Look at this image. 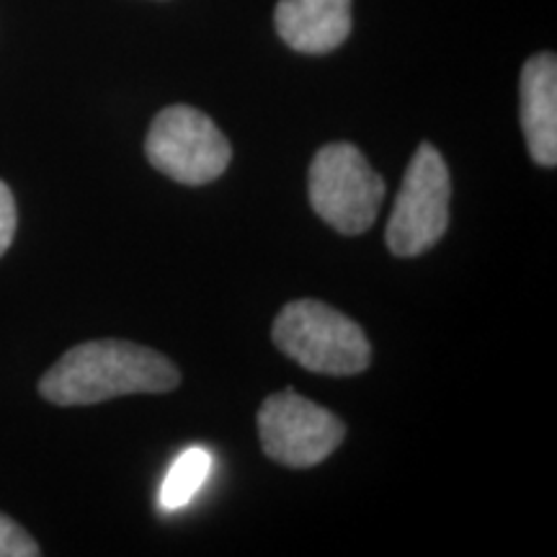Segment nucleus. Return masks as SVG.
Listing matches in <instances>:
<instances>
[{
    "label": "nucleus",
    "instance_id": "423d86ee",
    "mask_svg": "<svg viewBox=\"0 0 557 557\" xmlns=\"http://www.w3.org/2000/svg\"><path fill=\"white\" fill-rule=\"evenodd\" d=\"M346 426L336 413L295 389L269 395L259 408V438L267 457L284 468H315L344 442Z\"/></svg>",
    "mask_w": 557,
    "mask_h": 557
},
{
    "label": "nucleus",
    "instance_id": "f03ea898",
    "mask_svg": "<svg viewBox=\"0 0 557 557\" xmlns=\"http://www.w3.org/2000/svg\"><path fill=\"white\" fill-rule=\"evenodd\" d=\"M274 344L299 367L331 377H351L372 361L361 325L320 299H295L274 320Z\"/></svg>",
    "mask_w": 557,
    "mask_h": 557
},
{
    "label": "nucleus",
    "instance_id": "6e6552de",
    "mask_svg": "<svg viewBox=\"0 0 557 557\" xmlns=\"http://www.w3.org/2000/svg\"><path fill=\"white\" fill-rule=\"evenodd\" d=\"M274 21L295 52L325 54L351 34V0H278Z\"/></svg>",
    "mask_w": 557,
    "mask_h": 557
},
{
    "label": "nucleus",
    "instance_id": "7ed1b4c3",
    "mask_svg": "<svg viewBox=\"0 0 557 557\" xmlns=\"http://www.w3.org/2000/svg\"><path fill=\"white\" fill-rule=\"evenodd\" d=\"M308 191L320 220L341 235H361L377 220L385 201V181L359 148L333 143L312 158Z\"/></svg>",
    "mask_w": 557,
    "mask_h": 557
},
{
    "label": "nucleus",
    "instance_id": "9b49d317",
    "mask_svg": "<svg viewBox=\"0 0 557 557\" xmlns=\"http://www.w3.org/2000/svg\"><path fill=\"white\" fill-rule=\"evenodd\" d=\"M16 199H13V191L9 189L5 181H0V256L11 248L13 235H16Z\"/></svg>",
    "mask_w": 557,
    "mask_h": 557
},
{
    "label": "nucleus",
    "instance_id": "f257e3e1",
    "mask_svg": "<svg viewBox=\"0 0 557 557\" xmlns=\"http://www.w3.org/2000/svg\"><path fill=\"white\" fill-rule=\"evenodd\" d=\"M181 382L176 364L148 346L120 338L86 341L62 354L39 382L52 406H96L124 395L171 393Z\"/></svg>",
    "mask_w": 557,
    "mask_h": 557
},
{
    "label": "nucleus",
    "instance_id": "1a4fd4ad",
    "mask_svg": "<svg viewBox=\"0 0 557 557\" xmlns=\"http://www.w3.org/2000/svg\"><path fill=\"white\" fill-rule=\"evenodd\" d=\"M214 457L212 451L205 447H189L173 459L169 475H165L163 485L158 493V506L163 511H181L199 496L201 487L207 485L209 475H212Z\"/></svg>",
    "mask_w": 557,
    "mask_h": 557
},
{
    "label": "nucleus",
    "instance_id": "39448f33",
    "mask_svg": "<svg viewBox=\"0 0 557 557\" xmlns=\"http://www.w3.org/2000/svg\"><path fill=\"white\" fill-rule=\"evenodd\" d=\"M145 156L163 176L186 186H205L227 171L233 148L205 111L178 103L152 120Z\"/></svg>",
    "mask_w": 557,
    "mask_h": 557
},
{
    "label": "nucleus",
    "instance_id": "20e7f679",
    "mask_svg": "<svg viewBox=\"0 0 557 557\" xmlns=\"http://www.w3.org/2000/svg\"><path fill=\"white\" fill-rule=\"evenodd\" d=\"M451 181L442 152L418 145L387 222V248L400 259L426 253L449 227Z\"/></svg>",
    "mask_w": 557,
    "mask_h": 557
},
{
    "label": "nucleus",
    "instance_id": "0eeeda50",
    "mask_svg": "<svg viewBox=\"0 0 557 557\" xmlns=\"http://www.w3.org/2000/svg\"><path fill=\"white\" fill-rule=\"evenodd\" d=\"M521 129L534 163L557 165V60L540 52L521 67Z\"/></svg>",
    "mask_w": 557,
    "mask_h": 557
},
{
    "label": "nucleus",
    "instance_id": "9d476101",
    "mask_svg": "<svg viewBox=\"0 0 557 557\" xmlns=\"http://www.w3.org/2000/svg\"><path fill=\"white\" fill-rule=\"evenodd\" d=\"M41 549L32 534L11 517L0 513V557H37Z\"/></svg>",
    "mask_w": 557,
    "mask_h": 557
}]
</instances>
